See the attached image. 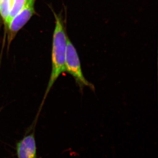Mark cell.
Returning <instances> with one entry per match:
<instances>
[{
	"instance_id": "6da1fadb",
	"label": "cell",
	"mask_w": 158,
	"mask_h": 158,
	"mask_svg": "<svg viewBox=\"0 0 158 158\" xmlns=\"http://www.w3.org/2000/svg\"><path fill=\"white\" fill-rule=\"evenodd\" d=\"M52 11L55 19V27L52 46V72L43 100L40 105L39 113L54 83L59 76L65 71V54L68 36L65 33V24L62 15L57 14L54 10Z\"/></svg>"
},
{
	"instance_id": "7a4b0ae2",
	"label": "cell",
	"mask_w": 158,
	"mask_h": 158,
	"mask_svg": "<svg viewBox=\"0 0 158 158\" xmlns=\"http://www.w3.org/2000/svg\"><path fill=\"white\" fill-rule=\"evenodd\" d=\"M65 67V71L73 77L81 91L86 87H89L91 90L94 91V86L84 77L76 49L68 37L66 44Z\"/></svg>"
},
{
	"instance_id": "3957f363",
	"label": "cell",
	"mask_w": 158,
	"mask_h": 158,
	"mask_svg": "<svg viewBox=\"0 0 158 158\" xmlns=\"http://www.w3.org/2000/svg\"><path fill=\"white\" fill-rule=\"evenodd\" d=\"M36 0H27L22 9L8 23L7 30L8 47L15 38L19 31L30 20L35 13Z\"/></svg>"
},
{
	"instance_id": "277c9868",
	"label": "cell",
	"mask_w": 158,
	"mask_h": 158,
	"mask_svg": "<svg viewBox=\"0 0 158 158\" xmlns=\"http://www.w3.org/2000/svg\"><path fill=\"white\" fill-rule=\"evenodd\" d=\"M18 158H37V148L34 131L24 137L16 144Z\"/></svg>"
},
{
	"instance_id": "5b68a950",
	"label": "cell",
	"mask_w": 158,
	"mask_h": 158,
	"mask_svg": "<svg viewBox=\"0 0 158 158\" xmlns=\"http://www.w3.org/2000/svg\"><path fill=\"white\" fill-rule=\"evenodd\" d=\"M27 1V0H12L11 10L5 26H7L10 20L22 9Z\"/></svg>"
},
{
	"instance_id": "8992f818",
	"label": "cell",
	"mask_w": 158,
	"mask_h": 158,
	"mask_svg": "<svg viewBox=\"0 0 158 158\" xmlns=\"http://www.w3.org/2000/svg\"><path fill=\"white\" fill-rule=\"evenodd\" d=\"M12 0H2L0 2V16L6 25L11 10Z\"/></svg>"
},
{
	"instance_id": "52a82bcc",
	"label": "cell",
	"mask_w": 158,
	"mask_h": 158,
	"mask_svg": "<svg viewBox=\"0 0 158 158\" xmlns=\"http://www.w3.org/2000/svg\"><path fill=\"white\" fill-rule=\"evenodd\" d=\"M1 1H2V0H0V2H1Z\"/></svg>"
}]
</instances>
